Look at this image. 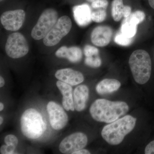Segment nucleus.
I'll list each match as a JSON object with an SVG mask.
<instances>
[{"instance_id": "10", "label": "nucleus", "mask_w": 154, "mask_h": 154, "mask_svg": "<svg viewBox=\"0 0 154 154\" xmlns=\"http://www.w3.org/2000/svg\"><path fill=\"white\" fill-rule=\"evenodd\" d=\"M25 19V13L22 10L7 11L1 16V24L6 30L17 31L22 27Z\"/></svg>"}, {"instance_id": "7", "label": "nucleus", "mask_w": 154, "mask_h": 154, "mask_svg": "<svg viewBox=\"0 0 154 154\" xmlns=\"http://www.w3.org/2000/svg\"><path fill=\"white\" fill-rule=\"evenodd\" d=\"M5 49L9 57L18 59L27 55L29 52V48L24 35L19 32H15L8 36Z\"/></svg>"}, {"instance_id": "12", "label": "nucleus", "mask_w": 154, "mask_h": 154, "mask_svg": "<svg viewBox=\"0 0 154 154\" xmlns=\"http://www.w3.org/2000/svg\"><path fill=\"white\" fill-rule=\"evenodd\" d=\"M55 76L58 80L71 86L77 85L84 82L85 78L82 72L70 68L58 70Z\"/></svg>"}, {"instance_id": "27", "label": "nucleus", "mask_w": 154, "mask_h": 154, "mask_svg": "<svg viewBox=\"0 0 154 154\" xmlns=\"http://www.w3.org/2000/svg\"><path fill=\"white\" fill-rule=\"evenodd\" d=\"M16 148L12 146L4 145L1 147L0 152L1 154H16L15 150Z\"/></svg>"}, {"instance_id": "20", "label": "nucleus", "mask_w": 154, "mask_h": 154, "mask_svg": "<svg viewBox=\"0 0 154 154\" xmlns=\"http://www.w3.org/2000/svg\"><path fill=\"white\" fill-rule=\"evenodd\" d=\"M107 17V13L105 9H99L93 11L91 14V18L93 22L101 23L105 21Z\"/></svg>"}, {"instance_id": "15", "label": "nucleus", "mask_w": 154, "mask_h": 154, "mask_svg": "<svg viewBox=\"0 0 154 154\" xmlns=\"http://www.w3.org/2000/svg\"><path fill=\"white\" fill-rule=\"evenodd\" d=\"M55 55L58 58L67 59L72 63H77L82 60L83 53L82 50L79 47L63 46L57 51Z\"/></svg>"}, {"instance_id": "29", "label": "nucleus", "mask_w": 154, "mask_h": 154, "mask_svg": "<svg viewBox=\"0 0 154 154\" xmlns=\"http://www.w3.org/2000/svg\"><path fill=\"white\" fill-rule=\"evenodd\" d=\"M131 8L130 6L128 5L125 6L123 10V17L124 18H128L131 14Z\"/></svg>"}, {"instance_id": "4", "label": "nucleus", "mask_w": 154, "mask_h": 154, "mask_svg": "<svg viewBox=\"0 0 154 154\" xmlns=\"http://www.w3.org/2000/svg\"><path fill=\"white\" fill-rule=\"evenodd\" d=\"M20 125L22 133L30 139L40 137L47 129V124L42 115L34 108L27 109L22 113Z\"/></svg>"}, {"instance_id": "3", "label": "nucleus", "mask_w": 154, "mask_h": 154, "mask_svg": "<svg viewBox=\"0 0 154 154\" xmlns=\"http://www.w3.org/2000/svg\"><path fill=\"white\" fill-rule=\"evenodd\" d=\"M128 63L137 84L144 85L148 82L152 72V61L148 53L143 49L134 51L130 57Z\"/></svg>"}, {"instance_id": "19", "label": "nucleus", "mask_w": 154, "mask_h": 154, "mask_svg": "<svg viewBox=\"0 0 154 154\" xmlns=\"http://www.w3.org/2000/svg\"><path fill=\"white\" fill-rule=\"evenodd\" d=\"M125 5L123 0H113L111 3V15L115 22H118L123 17Z\"/></svg>"}, {"instance_id": "16", "label": "nucleus", "mask_w": 154, "mask_h": 154, "mask_svg": "<svg viewBox=\"0 0 154 154\" xmlns=\"http://www.w3.org/2000/svg\"><path fill=\"white\" fill-rule=\"evenodd\" d=\"M89 96V88L85 85H80L73 91L75 110L81 112L85 110Z\"/></svg>"}, {"instance_id": "24", "label": "nucleus", "mask_w": 154, "mask_h": 154, "mask_svg": "<svg viewBox=\"0 0 154 154\" xmlns=\"http://www.w3.org/2000/svg\"><path fill=\"white\" fill-rule=\"evenodd\" d=\"M84 53L86 57L96 56L99 54V50L97 48L87 45L84 48Z\"/></svg>"}, {"instance_id": "11", "label": "nucleus", "mask_w": 154, "mask_h": 154, "mask_svg": "<svg viewBox=\"0 0 154 154\" xmlns=\"http://www.w3.org/2000/svg\"><path fill=\"white\" fill-rule=\"evenodd\" d=\"M113 33V30L110 26L107 25L97 26L91 32V42L98 47H105L110 43Z\"/></svg>"}, {"instance_id": "36", "label": "nucleus", "mask_w": 154, "mask_h": 154, "mask_svg": "<svg viewBox=\"0 0 154 154\" xmlns=\"http://www.w3.org/2000/svg\"><path fill=\"white\" fill-rule=\"evenodd\" d=\"M3 0H0V1H1V2H2Z\"/></svg>"}, {"instance_id": "22", "label": "nucleus", "mask_w": 154, "mask_h": 154, "mask_svg": "<svg viewBox=\"0 0 154 154\" xmlns=\"http://www.w3.org/2000/svg\"><path fill=\"white\" fill-rule=\"evenodd\" d=\"M146 18V15L143 11H137L131 13L130 16L128 17L130 21L134 22L137 25L143 22Z\"/></svg>"}, {"instance_id": "31", "label": "nucleus", "mask_w": 154, "mask_h": 154, "mask_svg": "<svg viewBox=\"0 0 154 154\" xmlns=\"http://www.w3.org/2000/svg\"><path fill=\"white\" fill-rule=\"evenodd\" d=\"M5 85V81L2 76L0 77V88H2Z\"/></svg>"}, {"instance_id": "33", "label": "nucleus", "mask_w": 154, "mask_h": 154, "mask_svg": "<svg viewBox=\"0 0 154 154\" xmlns=\"http://www.w3.org/2000/svg\"><path fill=\"white\" fill-rule=\"evenodd\" d=\"M4 109V105L2 102L0 103V111H2Z\"/></svg>"}, {"instance_id": "25", "label": "nucleus", "mask_w": 154, "mask_h": 154, "mask_svg": "<svg viewBox=\"0 0 154 154\" xmlns=\"http://www.w3.org/2000/svg\"><path fill=\"white\" fill-rule=\"evenodd\" d=\"M4 141L7 145L12 146L16 148H17L19 143L18 138L16 136L13 134H9L6 136Z\"/></svg>"}, {"instance_id": "35", "label": "nucleus", "mask_w": 154, "mask_h": 154, "mask_svg": "<svg viewBox=\"0 0 154 154\" xmlns=\"http://www.w3.org/2000/svg\"><path fill=\"white\" fill-rule=\"evenodd\" d=\"M87 2H89L90 3H93L94 2H96V1H98V0H86Z\"/></svg>"}, {"instance_id": "9", "label": "nucleus", "mask_w": 154, "mask_h": 154, "mask_svg": "<svg viewBox=\"0 0 154 154\" xmlns=\"http://www.w3.org/2000/svg\"><path fill=\"white\" fill-rule=\"evenodd\" d=\"M47 110L50 123L53 129L60 130L66 126L68 122V116L60 105L51 101L47 104Z\"/></svg>"}, {"instance_id": "21", "label": "nucleus", "mask_w": 154, "mask_h": 154, "mask_svg": "<svg viewBox=\"0 0 154 154\" xmlns=\"http://www.w3.org/2000/svg\"><path fill=\"white\" fill-rule=\"evenodd\" d=\"M132 38L128 37L120 32L116 35L114 41L116 44L122 46H128L132 43Z\"/></svg>"}, {"instance_id": "5", "label": "nucleus", "mask_w": 154, "mask_h": 154, "mask_svg": "<svg viewBox=\"0 0 154 154\" xmlns=\"http://www.w3.org/2000/svg\"><path fill=\"white\" fill-rule=\"evenodd\" d=\"M58 16L54 9L48 8L43 11L31 31L32 38L36 40L44 38L57 22Z\"/></svg>"}, {"instance_id": "13", "label": "nucleus", "mask_w": 154, "mask_h": 154, "mask_svg": "<svg viewBox=\"0 0 154 154\" xmlns=\"http://www.w3.org/2000/svg\"><path fill=\"white\" fill-rule=\"evenodd\" d=\"M73 13L75 21L80 27H86L92 22V12L90 6L87 4L75 6Z\"/></svg>"}, {"instance_id": "23", "label": "nucleus", "mask_w": 154, "mask_h": 154, "mask_svg": "<svg viewBox=\"0 0 154 154\" xmlns=\"http://www.w3.org/2000/svg\"><path fill=\"white\" fill-rule=\"evenodd\" d=\"M85 63L86 65L92 68L99 67L101 66L102 63V61L101 58L99 56L86 57L85 60Z\"/></svg>"}, {"instance_id": "2", "label": "nucleus", "mask_w": 154, "mask_h": 154, "mask_svg": "<svg viewBox=\"0 0 154 154\" xmlns=\"http://www.w3.org/2000/svg\"><path fill=\"white\" fill-rule=\"evenodd\" d=\"M136 121V118L129 115L118 119L103 128L101 132L102 137L109 144L117 145L134 129Z\"/></svg>"}, {"instance_id": "1", "label": "nucleus", "mask_w": 154, "mask_h": 154, "mask_svg": "<svg viewBox=\"0 0 154 154\" xmlns=\"http://www.w3.org/2000/svg\"><path fill=\"white\" fill-rule=\"evenodd\" d=\"M129 109V106L125 102L98 99L91 105L90 113L96 121L110 123L126 114Z\"/></svg>"}, {"instance_id": "26", "label": "nucleus", "mask_w": 154, "mask_h": 154, "mask_svg": "<svg viewBox=\"0 0 154 154\" xmlns=\"http://www.w3.org/2000/svg\"><path fill=\"white\" fill-rule=\"evenodd\" d=\"M108 4L109 3L107 0H98L91 3V7L95 9H106Z\"/></svg>"}, {"instance_id": "34", "label": "nucleus", "mask_w": 154, "mask_h": 154, "mask_svg": "<svg viewBox=\"0 0 154 154\" xmlns=\"http://www.w3.org/2000/svg\"><path fill=\"white\" fill-rule=\"evenodd\" d=\"M3 122H4V119L2 116H0V125L2 124Z\"/></svg>"}, {"instance_id": "30", "label": "nucleus", "mask_w": 154, "mask_h": 154, "mask_svg": "<svg viewBox=\"0 0 154 154\" xmlns=\"http://www.w3.org/2000/svg\"><path fill=\"white\" fill-rule=\"evenodd\" d=\"M91 152L88 150L85 149H82L79 150L75 152L72 154H90Z\"/></svg>"}, {"instance_id": "8", "label": "nucleus", "mask_w": 154, "mask_h": 154, "mask_svg": "<svg viewBox=\"0 0 154 154\" xmlns=\"http://www.w3.org/2000/svg\"><path fill=\"white\" fill-rule=\"evenodd\" d=\"M88 142L86 134L82 132H75L64 138L60 144L59 149L62 153L72 154L84 148Z\"/></svg>"}, {"instance_id": "32", "label": "nucleus", "mask_w": 154, "mask_h": 154, "mask_svg": "<svg viewBox=\"0 0 154 154\" xmlns=\"http://www.w3.org/2000/svg\"><path fill=\"white\" fill-rule=\"evenodd\" d=\"M148 3L150 7L154 10V0H148Z\"/></svg>"}, {"instance_id": "28", "label": "nucleus", "mask_w": 154, "mask_h": 154, "mask_svg": "<svg viewBox=\"0 0 154 154\" xmlns=\"http://www.w3.org/2000/svg\"><path fill=\"white\" fill-rule=\"evenodd\" d=\"M146 154H154V140L152 141L146 146L145 149Z\"/></svg>"}, {"instance_id": "14", "label": "nucleus", "mask_w": 154, "mask_h": 154, "mask_svg": "<svg viewBox=\"0 0 154 154\" xmlns=\"http://www.w3.org/2000/svg\"><path fill=\"white\" fill-rule=\"evenodd\" d=\"M56 85L63 96L62 104L64 108L67 111H74L73 93L72 86L59 80L57 82Z\"/></svg>"}, {"instance_id": "18", "label": "nucleus", "mask_w": 154, "mask_h": 154, "mask_svg": "<svg viewBox=\"0 0 154 154\" xmlns=\"http://www.w3.org/2000/svg\"><path fill=\"white\" fill-rule=\"evenodd\" d=\"M137 25L130 21L128 18H125L120 29V32L129 38H133L137 32Z\"/></svg>"}, {"instance_id": "17", "label": "nucleus", "mask_w": 154, "mask_h": 154, "mask_svg": "<svg viewBox=\"0 0 154 154\" xmlns=\"http://www.w3.org/2000/svg\"><path fill=\"white\" fill-rule=\"evenodd\" d=\"M121 83L115 79H106L99 82L96 86V92L100 95L110 94L118 91Z\"/></svg>"}, {"instance_id": "6", "label": "nucleus", "mask_w": 154, "mask_h": 154, "mask_svg": "<svg viewBox=\"0 0 154 154\" xmlns=\"http://www.w3.org/2000/svg\"><path fill=\"white\" fill-rule=\"evenodd\" d=\"M72 27V22L69 17L66 16L61 17L43 38V43L48 47L58 44L61 39L69 33Z\"/></svg>"}]
</instances>
